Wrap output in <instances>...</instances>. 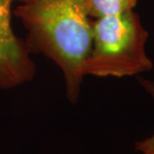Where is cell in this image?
Wrapping results in <instances>:
<instances>
[{"mask_svg": "<svg viewBox=\"0 0 154 154\" xmlns=\"http://www.w3.org/2000/svg\"><path fill=\"white\" fill-rule=\"evenodd\" d=\"M16 1H18V2H22V3H23V2H26V1H28V0H16Z\"/></svg>", "mask_w": 154, "mask_h": 154, "instance_id": "52a82bcc", "label": "cell"}, {"mask_svg": "<svg viewBox=\"0 0 154 154\" xmlns=\"http://www.w3.org/2000/svg\"><path fill=\"white\" fill-rule=\"evenodd\" d=\"M92 46L82 67L85 76H137L151 71L148 31L134 11L93 19Z\"/></svg>", "mask_w": 154, "mask_h": 154, "instance_id": "7a4b0ae2", "label": "cell"}, {"mask_svg": "<svg viewBox=\"0 0 154 154\" xmlns=\"http://www.w3.org/2000/svg\"><path fill=\"white\" fill-rule=\"evenodd\" d=\"M14 15L27 31L25 45L30 53H40L60 69L67 98L75 104L85 75L93 37V19L86 0H28Z\"/></svg>", "mask_w": 154, "mask_h": 154, "instance_id": "6da1fadb", "label": "cell"}, {"mask_svg": "<svg viewBox=\"0 0 154 154\" xmlns=\"http://www.w3.org/2000/svg\"><path fill=\"white\" fill-rule=\"evenodd\" d=\"M16 0H0V89H11L29 82L36 67L25 41L11 26V6Z\"/></svg>", "mask_w": 154, "mask_h": 154, "instance_id": "3957f363", "label": "cell"}, {"mask_svg": "<svg viewBox=\"0 0 154 154\" xmlns=\"http://www.w3.org/2000/svg\"><path fill=\"white\" fill-rule=\"evenodd\" d=\"M138 2L139 0H86L88 16L92 19L134 11Z\"/></svg>", "mask_w": 154, "mask_h": 154, "instance_id": "277c9868", "label": "cell"}, {"mask_svg": "<svg viewBox=\"0 0 154 154\" xmlns=\"http://www.w3.org/2000/svg\"><path fill=\"white\" fill-rule=\"evenodd\" d=\"M144 154H154V152H143Z\"/></svg>", "mask_w": 154, "mask_h": 154, "instance_id": "8992f818", "label": "cell"}, {"mask_svg": "<svg viewBox=\"0 0 154 154\" xmlns=\"http://www.w3.org/2000/svg\"><path fill=\"white\" fill-rule=\"evenodd\" d=\"M139 84L144 88V90L154 99V82L148 79L138 77ZM135 149L142 152H154V134L141 141H138L135 144Z\"/></svg>", "mask_w": 154, "mask_h": 154, "instance_id": "5b68a950", "label": "cell"}]
</instances>
